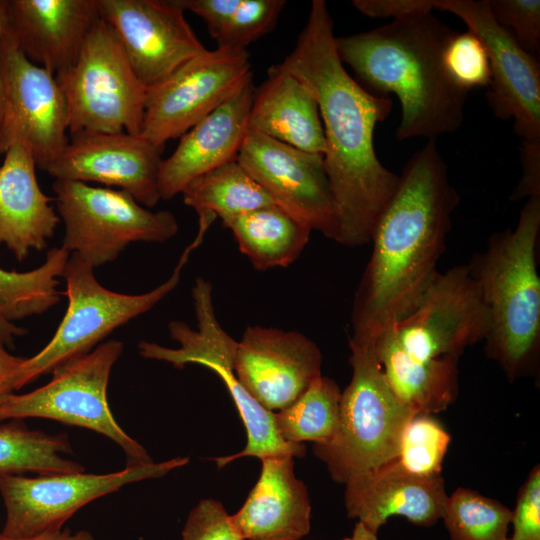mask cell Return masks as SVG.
<instances>
[{"instance_id": "obj_21", "label": "cell", "mask_w": 540, "mask_h": 540, "mask_svg": "<svg viewBox=\"0 0 540 540\" xmlns=\"http://www.w3.org/2000/svg\"><path fill=\"white\" fill-rule=\"evenodd\" d=\"M347 514L374 533L391 516L430 527L442 519L448 495L441 475L418 476L396 459L345 483Z\"/></svg>"}, {"instance_id": "obj_37", "label": "cell", "mask_w": 540, "mask_h": 540, "mask_svg": "<svg viewBox=\"0 0 540 540\" xmlns=\"http://www.w3.org/2000/svg\"><path fill=\"white\" fill-rule=\"evenodd\" d=\"M181 540H244L223 504L203 499L189 512Z\"/></svg>"}, {"instance_id": "obj_12", "label": "cell", "mask_w": 540, "mask_h": 540, "mask_svg": "<svg viewBox=\"0 0 540 540\" xmlns=\"http://www.w3.org/2000/svg\"><path fill=\"white\" fill-rule=\"evenodd\" d=\"M251 80L247 50L207 49L147 88L140 135L162 145L180 138Z\"/></svg>"}, {"instance_id": "obj_43", "label": "cell", "mask_w": 540, "mask_h": 540, "mask_svg": "<svg viewBox=\"0 0 540 540\" xmlns=\"http://www.w3.org/2000/svg\"><path fill=\"white\" fill-rule=\"evenodd\" d=\"M0 540H95L93 535L87 530L71 532L68 529L55 533H46L27 539H8L0 535Z\"/></svg>"}, {"instance_id": "obj_14", "label": "cell", "mask_w": 540, "mask_h": 540, "mask_svg": "<svg viewBox=\"0 0 540 540\" xmlns=\"http://www.w3.org/2000/svg\"><path fill=\"white\" fill-rule=\"evenodd\" d=\"M490 327L487 306L468 264L438 272L415 308L387 331L411 358L460 357L484 341Z\"/></svg>"}, {"instance_id": "obj_20", "label": "cell", "mask_w": 540, "mask_h": 540, "mask_svg": "<svg viewBox=\"0 0 540 540\" xmlns=\"http://www.w3.org/2000/svg\"><path fill=\"white\" fill-rule=\"evenodd\" d=\"M100 17L98 0H6L5 29L32 63L59 77Z\"/></svg>"}, {"instance_id": "obj_24", "label": "cell", "mask_w": 540, "mask_h": 540, "mask_svg": "<svg viewBox=\"0 0 540 540\" xmlns=\"http://www.w3.org/2000/svg\"><path fill=\"white\" fill-rule=\"evenodd\" d=\"M28 148L11 145L0 166V243L21 261L31 250H42L53 237L59 217L36 178Z\"/></svg>"}, {"instance_id": "obj_32", "label": "cell", "mask_w": 540, "mask_h": 540, "mask_svg": "<svg viewBox=\"0 0 540 540\" xmlns=\"http://www.w3.org/2000/svg\"><path fill=\"white\" fill-rule=\"evenodd\" d=\"M442 519L450 540H508L512 510L460 487L447 497Z\"/></svg>"}, {"instance_id": "obj_25", "label": "cell", "mask_w": 540, "mask_h": 540, "mask_svg": "<svg viewBox=\"0 0 540 540\" xmlns=\"http://www.w3.org/2000/svg\"><path fill=\"white\" fill-rule=\"evenodd\" d=\"M248 129L310 153L324 155L326 142L312 91L281 63L255 87Z\"/></svg>"}, {"instance_id": "obj_2", "label": "cell", "mask_w": 540, "mask_h": 540, "mask_svg": "<svg viewBox=\"0 0 540 540\" xmlns=\"http://www.w3.org/2000/svg\"><path fill=\"white\" fill-rule=\"evenodd\" d=\"M459 194L435 140L407 161L379 217L355 292L350 340L375 341L417 305L435 278Z\"/></svg>"}, {"instance_id": "obj_44", "label": "cell", "mask_w": 540, "mask_h": 540, "mask_svg": "<svg viewBox=\"0 0 540 540\" xmlns=\"http://www.w3.org/2000/svg\"><path fill=\"white\" fill-rule=\"evenodd\" d=\"M26 333V330L16 326L0 314V341L5 346H12L16 337Z\"/></svg>"}, {"instance_id": "obj_34", "label": "cell", "mask_w": 540, "mask_h": 540, "mask_svg": "<svg viewBox=\"0 0 540 540\" xmlns=\"http://www.w3.org/2000/svg\"><path fill=\"white\" fill-rule=\"evenodd\" d=\"M442 59L448 77L459 88L468 92L490 84L489 57L473 32H455L445 45Z\"/></svg>"}, {"instance_id": "obj_3", "label": "cell", "mask_w": 540, "mask_h": 540, "mask_svg": "<svg viewBox=\"0 0 540 540\" xmlns=\"http://www.w3.org/2000/svg\"><path fill=\"white\" fill-rule=\"evenodd\" d=\"M454 33L430 12L335 37L339 59L353 70L360 85L375 95L398 98V140H435L461 126L468 92L450 80L442 59Z\"/></svg>"}, {"instance_id": "obj_10", "label": "cell", "mask_w": 540, "mask_h": 540, "mask_svg": "<svg viewBox=\"0 0 540 540\" xmlns=\"http://www.w3.org/2000/svg\"><path fill=\"white\" fill-rule=\"evenodd\" d=\"M52 188L65 226L62 247L93 268L114 261L132 242L162 243L178 231L172 212H152L123 190L61 179Z\"/></svg>"}, {"instance_id": "obj_15", "label": "cell", "mask_w": 540, "mask_h": 540, "mask_svg": "<svg viewBox=\"0 0 540 540\" xmlns=\"http://www.w3.org/2000/svg\"><path fill=\"white\" fill-rule=\"evenodd\" d=\"M435 10L459 17L484 44L491 80L486 98L501 120L514 119L522 142H540V65L493 18L488 0H434Z\"/></svg>"}, {"instance_id": "obj_6", "label": "cell", "mask_w": 540, "mask_h": 540, "mask_svg": "<svg viewBox=\"0 0 540 540\" xmlns=\"http://www.w3.org/2000/svg\"><path fill=\"white\" fill-rule=\"evenodd\" d=\"M196 328L180 320L168 324L169 333L179 346L169 348L160 344L141 341L139 354L146 359L164 361L176 368L187 364L202 365L214 371L224 382L232 397L247 432L243 450L233 455L216 457L218 468L241 457L305 455L304 444L284 442L275 427L274 412L264 409L239 382L234 370L237 341L219 323L213 304L212 285L199 277L192 288Z\"/></svg>"}, {"instance_id": "obj_38", "label": "cell", "mask_w": 540, "mask_h": 540, "mask_svg": "<svg viewBox=\"0 0 540 540\" xmlns=\"http://www.w3.org/2000/svg\"><path fill=\"white\" fill-rule=\"evenodd\" d=\"M512 536L508 540H540V466L529 472L512 510Z\"/></svg>"}, {"instance_id": "obj_31", "label": "cell", "mask_w": 540, "mask_h": 540, "mask_svg": "<svg viewBox=\"0 0 540 540\" xmlns=\"http://www.w3.org/2000/svg\"><path fill=\"white\" fill-rule=\"evenodd\" d=\"M70 252L64 247L47 252L44 263L28 272L0 268V314L14 321L41 314L59 301L57 277L62 276Z\"/></svg>"}, {"instance_id": "obj_22", "label": "cell", "mask_w": 540, "mask_h": 540, "mask_svg": "<svg viewBox=\"0 0 540 540\" xmlns=\"http://www.w3.org/2000/svg\"><path fill=\"white\" fill-rule=\"evenodd\" d=\"M253 80L188 130L175 151L163 159L158 188L169 200L195 178L235 160L248 131Z\"/></svg>"}, {"instance_id": "obj_36", "label": "cell", "mask_w": 540, "mask_h": 540, "mask_svg": "<svg viewBox=\"0 0 540 540\" xmlns=\"http://www.w3.org/2000/svg\"><path fill=\"white\" fill-rule=\"evenodd\" d=\"M491 14L526 52L540 51L539 0H488Z\"/></svg>"}, {"instance_id": "obj_35", "label": "cell", "mask_w": 540, "mask_h": 540, "mask_svg": "<svg viewBox=\"0 0 540 540\" xmlns=\"http://www.w3.org/2000/svg\"><path fill=\"white\" fill-rule=\"evenodd\" d=\"M284 0H241L216 38L217 47L245 49L276 25Z\"/></svg>"}, {"instance_id": "obj_8", "label": "cell", "mask_w": 540, "mask_h": 540, "mask_svg": "<svg viewBox=\"0 0 540 540\" xmlns=\"http://www.w3.org/2000/svg\"><path fill=\"white\" fill-rule=\"evenodd\" d=\"M123 349L121 341L109 340L55 369L47 384L28 393L0 396V423L24 418L56 420L109 438L124 451L126 466L153 462L146 449L120 427L108 403L110 373Z\"/></svg>"}, {"instance_id": "obj_11", "label": "cell", "mask_w": 540, "mask_h": 540, "mask_svg": "<svg viewBox=\"0 0 540 540\" xmlns=\"http://www.w3.org/2000/svg\"><path fill=\"white\" fill-rule=\"evenodd\" d=\"M188 462L187 457H176L159 463L126 466L106 474L83 471L35 477L0 475V494L6 511L0 535L8 539H27L59 532L91 501L127 484L162 477Z\"/></svg>"}, {"instance_id": "obj_9", "label": "cell", "mask_w": 540, "mask_h": 540, "mask_svg": "<svg viewBox=\"0 0 540 540\" xmlns=\"http://www.w3.org/2000/svg\"><path fill=\"white\" fill-rule=\"evenodd\" d=\"M56 79L67 103L69 135L141 134L147 88L103 18L93 25L74 65Z\"/></svg>"}, {"instance_id": "obj_19", "label": "cell", "mask_w": 540, "mask_h": 540, "mask_svg": "<svg viewBox=\"0 0 540 540\" xmlns=\"http://www.w3.org/2000/svg\"><path fill=\"white\" fill-rule=\"evenodd\" d=\"M322 354L297 331L248 326L234 357V370L249 395L268 411L294 402L319 376Z\"/></svg>"}, {"instance_id": "obj_23", "label": "cell", "mask_w": 540, "mask_h": 540, "mask_svg": "<svg viewBox=\"0 0 540 540\" xmlns=\"http://www.w3.org/2000/svg\"><path fill=\"white\" fill-rule=\"evenodd\" d=\"M294 457L261 460L260 476L232 521L244 540H300L311 529L307 488L294 473Z\"/></svg>"}, {"instance_id": "obj_40", "label": "cell", "mask_w": 540, "mask_h": 540, "mask_svg": "<svg viewBox=\"0 0 540 540\" xmlns=\"http://www.w3.org/2000/svg\"><path fill=\"white\" fill-rule=\"evenodd\" d=\"M241 0H177L184 11H190L205 22L213 39L219 36Z\"/></svg>"}, {"instance_id": "obj_27", "label": "cell", "mask_w": 540, "mask_h": 540, "mask_svg": "<svg viewBox=\"0 0 540 540\" xmlns=\"http://www.w3.org/2000/svg\"><path fill=\"white\" fill-rule=\"evenodd\" d=\"M240 252L261 271L287 267L302 253L312 229L273 204L236 216L224 223Z\"/></svg>"}, {"instance_id": "obj_7", "label": "cell", "mask_w": 540, "mask_h": 540, "mask_svg": "<svg viewBox=\"0 0 540 540\" xmlns=\"http://www.w3.org/2000/svg\"><path fill=\"white\" fill-rule=\"evenodd\" d=\"M195 249L190 243L167 281L137 295L104 288L96 280L94 268L72 253L62 274L66 291L61 294L68 298L66 313L48 344L36 355L24 359L15 379V390L87 354L113 330L154 307L177 286L182 269Z\"/></svg>"}, {"instance_id": "obj_42", "label": "cell", "mask_w": 540, "mask_h": 540, "mask_svg": "<svg viewBox=\"0 0 540 540\" xmlns=\"http://www.w3.org/2000/svg\"><path fill=\"white\" fill-rule=\"evenodd\" d=\"M0 341V396L15 391V379L23 357L11 354Z\"/></svg>"}, {"instance_id": "obj_46", "label": "cell", "mask_w": 540, "mask_h": 540, "mask_svg": "<svg viewBox=\"0 0 540 540\" xmlns=\"http://www.w3.org/2000/svg\"><path fill=\"white\" fill-rule=\"evenodd\" d=\"M343 540H378L377 533L372 532L361 522H356L351 536Z\"/></svg>"}, {"instance_id": "obj_13", "label": "cell", "mask_w": 540, "mask_h": 540, "mask_svg": "<svg viewBox=\"0 0 540 540\" xmlns=\"http://www.w3.org/2000/svg\"><path fill=\"white\" fill-rule=\"evenodd\" d=\"M4 108L0 155L15 144L25 145L44 170L69 142L65 95L56 77L32 63L4 28L0 42Z\"/></svg>"}, {"instance_id": "obj_29", "label": "cell", "mask_w": 540, "mask_h": 540, "mask_svg": "<svg viewBox=\"0 0 540 540\" xmlns=\"http://www.w3.org/2000/svg\"><path fill=\"white\" fill-rule=\"evenodd\" d=\"M341 393L334 380L316 378L294 402L274 413L280 438L289 444L330 443L339 428Z\"/></svg>"}, {"instance_id": "obj_30", "label": "cell", "mask_w": 540, "mask_h": 540, "mask_svg": "<svg viewBox=\"0 0 540 540\" xmlns=\"http://www.w3.org/2000/svg\"><path fill=\"white\" fill-rule=\"evenodd\" d=\"M70 452L65 434L52 435L18 424H0V475L85 471L81 464L64 457Z\"/></svg>"}, {"instance_id": "obj_5", "label": "cell", "mask_w": 540, "mask_h": 540, "mask_svg": "<svg viewBox=\"0 0 540 540\" xmlns=\"http://www.w3.org/2000/svg\"><path fill=\"white\" fill-rule=\"evenodd\" d=\"M349 346L352 377L341 393L337 434L330 443L313 446L332 479L342 484L396 460L402 432L416 415L389 388L375 341L349 340Z\"/></svg>"}, {"instance_id": "obj_18", "label": "cell", "mask_w": 540, "mask_h": 540, "mask_svg": "<svg viewBox=\"0 0 540 540\" xmlns=\"http://www.w3.org/2000/svg\"><path fill=\"white\" fill-rule=\"evenodd\" d=\"M165 145L126 132H78L45 171L55 179L97 182L154 207Z\"/></svg>"}, {"instance_id": "obj_16", "label": "cell", "mask_w": 540, "mask_h": 540, "mask_svg": "<svg viewBox=\"0 0 540 540\" xmlns=\"http://www.w3.org/2000/svg\"><path fill=\"white\" fill-rule=\"evenodd\" d=\"M236 160L277 206L335 240L337 211L322 154L248 129Z\"/></svg>"}, {"instance_id": "obj_17", "label": "cell", "mask_w": 540, "mask_h": 540, "mask_svg": "<svg viewBox=\"0 0 540 540\" xmlns=\"http://www.w3.org/2000/svg\"><path fill=\"white\" fill-rule=\"evenodd\" d=\"M98 5L146 88L207 50L177 0H98Z\"/></svg>"}, {"instance_id": "obj_45", "label": "cell", "mask_w": 540, "mask_h": 540, "mask_svg": "<svg viewBox=\"0 0 540 540\" xmlns=\"http://www.w3.org/2000/svg\"><path fill=\"white\" fill-rule=\"evenodd\" d=\"M6 24V0H0V42L4 32ZM3 108H4V93H3V82L0 71V126L3 117Z\"/></svg>"}, {"instance_id": "obj_39", "label": "cell", "mask_w": 540, "mask_h": 540, "mask_svg": "<svg viewBox=\"0 0 540 540\" xmlns=\"http://www.w3.org/2000/svg\"><path fill=\"white\" fill-rule=\"evenodd\" d=\"M352 5L366 16L394 20L435 10L434 0H354Z\"/></svg>"}, {"instance_id": "obj_26", "label": "cell", "mask_w": 540, "mask_h": 540, "mask_svg": "<svg viewBox=\"0 0 540 540\" xmlns=\"http://www.w3.org/2000/svg\"><path fill=\"white\" fill-rule=\"evenodd\" d=\"M385 380L404 406L416 415L447 409L458 395V357L420 361L408 356L388 331L375 340Z\"/></svg>"}, {"instance_id": "obj_4", "label": "cell", "mask_w": 540, "mask_h": 540, "mask_svg": "<svg viewBox=\"0 0 540 540\" xmlns=\"http://www.w3.org/2000/svg\"><path fill=\"white\" fill-rule=\"evenodd\" d=\"M539 233L540 196L528 198L516 227L493 233L468 263L489 313L486 355L510 381L534 373L539 361Z\"/></svg>"}, {"instance_id": "obj_28", "label": "cell", "mask_w": 540, "mask_h": 540, "mask_svg": "<svg viewBox=\"0 0 540 540\" xmlns=\"http://www.w3.org/2000/svg\"><path fill=\"white\" fill-rule=\"evenodd\" d=\"M181 194L198 216L213 214L222 223L275 204L236 159L195 178Z\"/></svg>"}, {"instance_id": "obj_33", "label": "cell", "mask_w": 540, "mask_h": 540, "mask_svg": "<svg viewBox=\"0 0 540 540\" xmlns=\"http://www.w3.org/2000/svg\"><path fill=\"white\" fill-rule=\"evenodd\" d=\"M450 441V434L431 415H415L402 432L397 460L412 474L441 475Z\"/></svg>"}, {"instance_id": "obj_41", "label": "cell", "mask_w": 540, "mask_h": 540, "mask_svg": "<svg viewBox=\"0 0 540 540\" xmlns=\"http://www.w3.org/2000/svg\"><path fill=\"white\" fill-rule=\"evenodd\" d=\"M520 162L522 175L510 195L514 201L540 196V142H522Z\"/></svg>"}, {"instance_id": "obj_1", "label": "cell", "mask_w": 540, "mask_h": 540, "mask_svg": "<svg viewBox=\"0 0 540 540\" xmlns=\"http://www.w3.org/2000/svg\"><path fill=\"white\" fill-rule=\"evenodd\" d=\"M335 37L326 2L313 0L296 45L281 64L317 100L326 142L324 167L337 211L334 241L357 247L371 241L399 180L374 147L376 125L389 116L392 101L369 92L348 73Z\"/></svg>"}]
</instances>
